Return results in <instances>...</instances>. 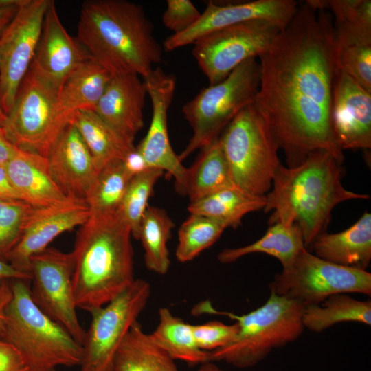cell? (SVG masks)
<instances>
[{"label":"cell","instance_id":"1","mask_svg":"<svg viewBox=\"0 0 371 371\" xmlns=\"http://www.w3.org/2000/svg\"><path fill=\"white\" fill-rule=\"evenodd\" d=\"M260 82L254 102L288 167L325 151L343 163L331 126L332 91L337 68L331 14L306 2L271 47L258 57Z\"/></svg>","mask_w":371,"mask_h":371},{"label":"cell","instance_id":"2","mask_svg":"<svg viewBox=\"0 0 371 371\" xmlns=\"http://www.w3.org/2000/svg\"><path fill=\"white\" fill-rule=\"evenodd\" d=\"M343 175L341 164L325 151L316 152L292 167L280 164L265 196L263 210L272 212L269 224H296L307 249L325 232L336 205L370 197L346 189Z\"/></svg>","mask_w":371,"mask_h":371},{"label":"cell","instance_id":"3","mask_svg":"<svg viewBox=\"0 0 371 371\" xmlns=\"http://www.w3.org/2000/svg\"><path fill=\"white\" fill-rule=\"evenodd\" d=\"M79 42L111 75L148 76L161 62L162 47L143 8L126 0H89L81 7Z\"/></svg>","mask_w":371,"mask_h":371},{"label":"cell","instance_id":"4","mask_svg":"<svg viewBox=\"0 0 371 371\" xmlns=\"http://www.w3.org/2000/svg\"><path fill=\"white\" fill-rule=\"evenodd\" d=\"M131 231L120 212L91 215L78 230L72 284L78 308L101 307L134 281Z\"/></svg>","mask_w":371,"mask_h":371},{"label":"cell","instance_id":"5","mask_svg":"<svg viewBox=\"0 0 371 371\" xmlns=\"http://www.w3.org/2000/svg\"><path fill=\"white\" fill-rule=\"evenodd\" d=\"M300 302L270 292L264 304L243 315L216 309L210 301L196 304L194 315L211 314L229 317L238 324L236 339L228 345L210 352V360L223 361L238 368L253 367L275 348L297 339L304 328Z\"/></svg>","mask_w":371,"mask_h":371},{"label":"cell","instance_id":"6","mask_svg":"<svg viewBox=\"0 0 371 371\" xmlns=\"http://www.w3.org/2000/svg\"><path fill=\"white\" fill-rule=\"evenodd\" d=\"M29 281H11L12 298L5 313L4 340L21 354L32 371L80 366L82 346L32 300Z\"/></svg>","mask_w":371,"mask_h":371},{"label":"cell","instance_id":"7","mask_svg":"<svg viewBox=\"0 0 371 371\" xmlns=\"http://www.w3.org/2000/svg\"><path fill=\"white\" fill-rule=\"evenodd\" d=\"M218 138L234 185L252 195L266 196L281 162L279 148L254 104L242 109Z\"/></svg>","mask_w":371,"mask_h":371},{"label":"cell","instance_id":"8","mask_svg":"<svg viewBox=\"0 0 371 371\" xmlns=\"http://www.w3.org/2000/svg\"><path fill=\"white\" fill-rule=\"evenodd\" d=\"M260 82L257 58L238 66L222 81L203 89L183 106L193 134L179 158L181 161L196 149L219 137L236 115L254 102Z\"/></svg>","mask_w":371,"mask_h":371},{"label":"cell","instance_id":"9","mask_svg":"<svg viewBox=\"0 0 371 371\" xmlns=\"http://www.w3.org/2000/svg\"><path fill=\"white\" fill-rule=\"evenodd\" d=\"M270 292L295 300L304 306L322 303L339 293L371 295V273L337 265L303 249L293 261L275 275Z\"/></svg>","mask_w":371,"mask_h":371},{"label":"cell","instance_id":"10","mask_svg":"<svg viewBox=\"0 0 371 371\" xmlns=\"http://www.w3.org/2000/svg\"><path fill=\"white\" fill-rule=\"evenodd\" d=\"M58 94L29 69L2 128L7 139L18 148L45 157L70 123L58 108Z\"/></svg>","mask_w":371,"mask_h":371},{"label":"cell","instance_id":"11","mask_svg":"<svg viewBox=\"0 0 371 371\" xmlns=\"http://www.w3.org/2000/svg\"><path fill=\"white\" fill-rule=\"evenodd\" d=\"M150 295V284L135 279L109 302L89 313L91 321L82 345L80 371H113L117 351Z\"/></svg>","mask_w":371,"mask_h":371},{"label":"cell","instance_id":"12","mask_svg":"<svg viewBox=\"0 0 371 371\" xmlns=\"http://www.w3.org/2000/svg\"><path fill=\"white\" fill-rule=\"evenodd\" d=\"M282 30L263 19L230 25L196 41L192 54L209 85L224 80L238 66L257 58L273 44Z\"/></svg>","mask_w":371,"mask_h":371},{"label":"cell","instance_id":"13","mask_svg":"<svg viewBox=\"0 0 371 371\" xmlns=\"http://www.w3.org/2000/svg\"><path fill=\"white\" fill-rule=\"evenodd\" d=\"M71 252L47 247L30 260L32 300L38 308L64 328L81 345L86 330L76 313L72 275Z\"/></svg>","mask_w":371,"mask_h":371},{"label":"cell","instance_id":"14","mask_svg":"<svg viewBox=\"0 0 371 371\" xmlns=\"http://www.w3.org/2000/svg\"><path fill=\"white\" fill-rule=\"evenodd\" d=\"M51 0H24L0 38V106L7 115L33 60Z\"/></svg>","mask_w":371,"mask_h":371},{"label":"cell","instance_id":"15","mask_svg":"<svg viewBox=\"0 0 371 371\" xmlns=\"http://www.w3.org/2000/svg\"><path fill=\"white\" fill-rule=\"evenodd\" d=\"M152 104V117L146 135L136 146L150 168L165 171L183 194L187 168L173 150L168 132V111L176 87L174 75L157 67L143 78Z\"/></svg>","mask_w":371,"mask_h":371},{"label":"cell","instance_id":"16","mask_svg":"<svg viewBox=\"0 0 371 371\" xmlns=\"http://www.w3.org/2000/svg\"><path fill=\"white\" fill-rule=\"evenodd\" d=\"M298 5L299 3L295 0H256L225 4L209 1L200 19L188 30L167 38L164 47L171 52L194 44L205 35L222 28L254 19L270 21L283 30Z\"/></svg>","mask_w":371,"mask_h":371},{"label":"cell","instance_id":"17","mask_svg":"<svg viewBox=\"0 0 371 371\" xmlns=\"http://www.w3.org/2000/svg\"><path fill=\"white\" fill-rule=\"evenodd\" d=\"M90 216L84 201L71 199L49 206L32 207L7 262L16 270L30 274V260L34 255L47 248L60 234L82 225Z\"/></svg>","mask_w":371,"mask_h":371},{"label":"cell","instance_id":"18","mask_svg":"<svg viewBox=\"0 0 371 371\" xmlns=\"http://www.w3.org/2000/svg\"><path fill=\"white\" fill-rule=\"evenodd\" d=\"M330 120L344 151L371 148V93L338 67L334 78Z\"/></svg>","mask_w":371,"mask_h":371},{"label":"cell","instance_id":"19","mask_svg":"<svg viewBox=\"0 0 371 371\" xmlns=\"http://www.w3.org/2000/svg\"><path fill=\"white\" fill-rule=\"evenodd\" d=\"M90 58L78 38L67 32L51 0L29 69L58 93L68 75Z\"/></svg>","mask_w":371,"mask_h":371},{"label":"cell","instance_id":"20","mask_svg":"<svg viewBox=\"0 0 371 371\" xmlns=\"http://www.w3.org/2000/svg\"><path fill=\"white\" fill-rule=\"evenodd\" d=\"M45 158L52 179L63 194L70 199L85 201L98 172L72 124L65 127Z\"/></svg>","mask_w":371,"mask_h":371},{"label":"cell","instance_id":"21","mask_svg":"<svg viewBox=\"0 0 371 371\" xmlns=\"http://www.w3.org/2000/svg\"><path fill=\"white\" fill-rule=\"evenodd\" d=\"M147 91L134 74L113 76L94 112L125 139L133 144L144 125L143 109Z\"/></svg>","mask_w":371,"mask_h":371},{"label":"cell","instance_id":"22","mask_svg":"<svg viewBox=\"0 0 371 371\" xmlns=\"http://www.w3.org/2000/svg\"><path fill=\"white\" fill-rule=\"evenodd\" d=\"M4 167L22 201L32 207L49 206L71 200L54 182L45 158L37 153L18 148Z\"/></svg>","mask_w":371,"mask_h":371},{"label":"cell","instance_id":"23","mask_svg":"<svg viewBox=\"0 0 371 371\" xmlns=\"http://www.w3.org/2000/svg\"><path fill=\"white\" fill-rule=\"evenodd\" d=\"M311 246L315 255L322 259L366 270L371 260V214L365 212L342 232H324Z\"/></svg>","mask_w":371,"mask_h":371},{"label":"cell","instance_id":"24","mask_svg":"<svg viewBox=\"0 0 371 371\" xmlns=\"http://www.w3.org/2000/svg\"><path fill=\"white\" fill-rule=\"evenodd\" d=\"M112 75L91 57L76 67L63 82L58 94V108L71 122L80 111H94Z\"/></svg>","mask_w":371,"mask_h":371},{"label":"cell","instance_id":"25","mask_svg":"<svg viewBox=\"0 0 371 371\" xmlns=\"http://www.w3.org/2000/svg\"><path fill=\"white\" fill-rule=\"evenodd\" d=\"M201 149L196 160L187 168L183 194L190 203L235 186L219 138Z\"/></svg>","mask_w":371,"mask_h":371},{"label":"cell","instance_id":"26","mask_svg":"<svg viewBox=\"0 0 371 371\" xmlns=\"http://www.w3.org/2000/svg\"><path fill=\"white\" fill-rule=\"evenodd\" d=\"M304 248L302 232L296 224L278 222L270 225L256 241L243 247L225 249L219 252L217 258L221 263L229 264L245 256L262 253L276 258L284 267Z\"/></svg>","mask_w":371,"mask_h":371},{"label":"cell","instance_id":"27","mask_svg":"<svg viewBox=\"0 0 371 371\" xmlns=\"http://www.w3.org/2000/svg\"><path fill=\"white\" fill-rule=\"evenodd\" d=\"M72 124L87 147L98 172L107 163L123 160L135 148L93 111H80L71 117Z\"/></svg>","mask_w":371,"mask_h":371},{"label":"cell","instance_id":"28","mask_svg":"<svg viewBox=\"0 0 371 371\" xmlns=\"http://www.w3.org/2000/svg\"><path fill=\"white\" fill-rule=\"evenodd\" d=\"M175 361L137 321L117 351L113 371H179Z\"/></svg>","mask_w":371,"mask_h":371},{"label":"cell","instance_id":"29","mask_svg":"<svg viewBox=\"0 0 371 371\" xmlns=\"http://www.w3.org/2000/svg\"><path fill=\"white\" fill-rule=\"evenodd\" d=\"M265 205V196H254L232 186L190 203L188 210L190 214L206 216L222 222L227 228L236 229L246 214L264 209Z\"/></svg>","mask_w":371,"mask_h":371},{"label":"cell","instance_id":"30","mask_svg":"<svg viewBox=\"0 0 371 371\" xmlns=\"http://www.w3.org/2000/svg\"><path fill=\"white\" fill-rule=\"evenodd\" d=\"M304 329L319 333L345 322L371 325V302L356 300L346 293L333 295L322 303L304 306L302 313Z\"/></svg>","mask_w":371,"mask_h":371},{"label":"cell","instance_id":"31","mask_svg":"<svg viewBox=\"0 0 371 371\" xmlns=\"http://www.w3.org/2000/svg\"><path fill=\"white\" fill-rule=\"evenodd\" d=\"M158 317V324L150 335L174 360L191 365H201L210 361V352L197 346L191 324L175 316L166 307L159 309Z\"/></svg>","mask_w":371,"mask_h":371},{"label":"cell","instance_id":"32","mask_svg":"<svg viewBox=\"0 0 371 371\" xmlns=\"http://www.w3.org/2000/svg\"><path fill=\"white\" fill-rule=\"evenodd\" d=\"M174 226L164 209L149 205L140 223L138 240L144 250L145 265L159 275H165L170 268L168 242Z\"/></svg>","mask_w":371,"mask_h":371},{"label":"cell","instance_id":"33","mask_svg":"<svg viewBox=\"0 0 371 371\" xmlns=\"http://www.w3.org/2000/svg\"><path fill=\"white\" fill-rule=\"evenodd\" d=\"M335 44H371L370 0H327Z\"/></svg>","mask_w":371,"mask_h":371},{"label":"cell","instance_id":"34","mask_svg":"<svg viewBox=\"0 0 371 371\" xmlns=\"http://www.w3.org/2000/svg\"><path fill=\"white\" fill-rule=\"evenodd\" d=\"M131 179L121 159L102 168L85 199L91 215L118 212Z\"/></svg>","mask_w":371,"mask_h":371},{"label":"cell","instance_id":"35","mask_svg":"<svg viewBox=\"0 0 371 371\" xmlns=\"http://www.w3.org/2000/svg\"><path fill=\"white\" fill-rule=\"evenodd\" d=\"M227 226L222 222L197 214H190L178 231L175 255L180 262L194 260L211 247L221 236Z\"/></svg>","mask_w":371,"mask_h":371},{"label":"cell","instance_id":"36","mask_svg":"<svg viewBox=\"0 0 371 371\" xmlns=\"http://www.w3.org/2000/svg\"><path fill=\"white\" fill-rule=\"evenodd\" d=\"M163 173L161 170L149 168L132 177L128 183L119 212L130 227L132 236L137 240L142 216L148 206V201Z\"/></svg>","mask_w":371,"mask_h":371},{"label":"cell","instance_id":"37","mask_svg":"<svg viewBox=\"0 0 371 371\" xmlns=\"http://www.w3.org/2000/svg\"><path fill=\"white\" fill-rule=\"evenodd\" d=\"M32 207L23 201L0 199V259L7 261Z\"/></svg>","mask_w":371,"mask_h":371},{"label":"cell","instance_id":"38","mask_svg":"<svg viewBox=\"0 0 371 371\" xmlns=\"http://www.w3.org/2000/svg\"><path fill=\"white\" fill-rule=\"evenodd\" d=\"M335 46L337 67L371 93V44Z\"/></svg>","mask_w":371,"mask_h":371},{"label":"cell","instance_id":"39","mask_svg":"<svg viewBox=\"0 0 371 371\" xmlns=\"http://www.w3.org/2000/svg\"><path fill=\"white\" fill-rule=\"evenodd\" d=\"M195 341L203 350L211 352L232 343L236 337L239 326L235 322L226 324L214 320L201 324H191Z\"/></svg>","mask_w":371,"mask_h":371},{"label":"cell","instance_id":"40","mask_svg":"<svg viewBox=\"0 0 371 371\" xmlns=\"http://www.w3.org/2000/svg\"><path fill=\"white\" fill-rule=\"evenodd\" d=\"M201 16V13L189 0H168L162 22L173 34H177L193 25Z\"/></svg>","mask_w":371,"mask_h":371},{"label":"cell","instance_id":"41","mask_svg":"<svg viewBox=\"0 0 371 371\" xmlns=\"http://www.w3.org/2000/svg\"><path fill=\"white\" fill-rule=\"evenodd\" d=\"M0 371H32L19 352L4 339H0Z\"/></svg>","mask_w":371,"mask_h":371},{"label":"cell","instance_id":"42","mask_svg":"<svg viewBox=\"0 0 371 371\" xmlns=\"http://www.w3.org/2000/svg\"><path fill=\"white\" fill-rule=\"evenodd\" d=\"M122 161L131 178L150 168L136 146L126 155Z\"/></svg>","mask_w":371,"mask_h":371},{"label":"cell","instance_id":"43","mask_svg":"<svg viewBox=\"0 0 371 371\" xmlns=\"http://www.w3.org/2000/svg\"><path fill=\"white\" fill-rule=\"evenodd\" d=\"M12 298L11 281H5L0 286V339H3L5 337V313Z\"/></svg>","mask_w":371,"mask_h":371},{"label":"cell","instance_id":"44","mask_svg":"<svg viewBox=\"0 0 371 371\" xmlns=\"http://www.w3.org/2000/svg\"><path fill=\"white\" fill-rule=\"evenodd\" d=\"M0 199L22 201L11 183L4 166L0 165Z\"/></svg>","mask_w":371,"mask_h":371},{"label":"cell","instance_id":"45","mask_svg":"<svg viewBox=\"0 0 371 371\" xmlns=\"http://www.w3.org/2000/svg\"><path fill=\"white\" fill-rule=\"evenodd\" d=\"M14 280H31V274L14 269L7 261L0 259V286L5 281Z\"/></svg>","mask_w":371,"mask_h":371},{"label":"cell","instance_id":"46","mask_svg":"<svg viewBox=\"0 0 371 371\" xmlns=\"http://www.w3.org/2000/svg\"><path fill=\"white\" fill-rule=\"evenodd\" d=\"M18 148L12 144L0 128V165L4 166L13 156Z\"/></svg>","mask_w":371,"mask_h":371},{"label":"cell","instance_id":"47","mask_svg":"<svg viewBox=\"0 0 371 371\" xmlns=\"http://www.w3.org/2000/svg\"><path fill=\"white\" fill-rule=\"evenodd\" d=\"M20 5L0 8V38L3 35L10 21L15 16Z\"/></svg>","mask_w":371,"mask_h":371},{"label":"cell","instance_id":"48","mask_svg":"<svg viewBox=\"0 0 371 371\" xmlns=\"http://www.w3.org/2000/svg\"><path fill=\"white\" fill-rule=\"evenodd\" d=\"M196 371H229L218 367L214 361H209L200 365Z\"/></svg>","mask_w":371,"mask_h":371},{"label":"cell","instance_id":"49","mask_svg":"<svg viewBox=\"0 0 371 371\" xmlns=\"http://www.w3.org/2000/svg\"><path fill=\"white\" fill-rule=\"evenodd\" d=\"M7 115L3 112V109H1L0 106V128H3L5 121H6Z\"/></svg>","mask_w":371,"mask_h":371},{"label":"cell","instance_id":"50","mask_svg":"<svg viewBox=\"0 0 371 371\" xmlns=\"http://www.w3.org/2000/svg\"><path fill=\"white\" fill-rule=\"evenodd\" d=\"M49 371H56V370H49Z\"/></svg>","mask_w":371,"mask_h":371}]
</instances>
